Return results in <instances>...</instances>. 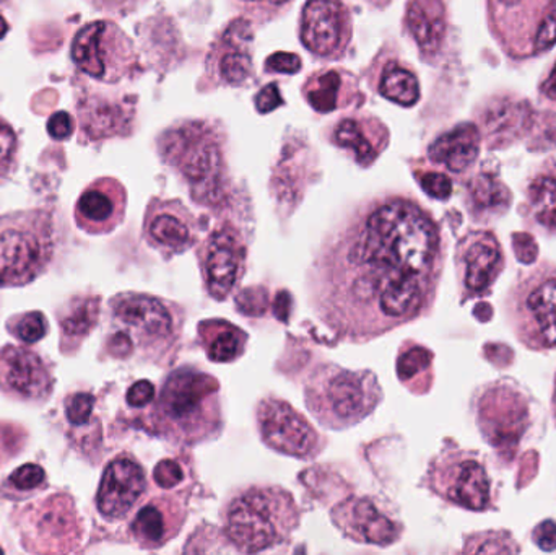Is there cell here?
Wrapping results in <instances>:
<instances>
[{
	"label": "cell",
	"mask_w": 556,
	"mask_h": 555,
	"mask_svg": "<svg viewBox=\"0 0 556 555\" xmlns=\"http://www.w3.org/2000/svg\"><path fill=\"white\" fill-rule=\"evenodd\" d=\"M443 267L440 228L408 199L375 202L320 250L317 316L349 341H368L424 315Z\"/></svg>",
	"instance_id": "obj_1"
},
{
	"label": "cell",
	"mask_w": 556,
	"mask_h": 555,
	"mask_svg": "<svg viewBox=\"0 0 556 555\" xmlns=\"http://www.w3.org/2000/svg\"><path fill=\"white\" fill-rule=\"evenodd\" d=\"M149 424L156 433L178 443L217 436L222 429L220 384L204 371L178 368L163 383Z\"/></svg>",
	"instance_id": "obj_2"
},
{
	"label": "cell",
	"mask_w": 556,
	"mask_h": 555,
	"mask_svg": "<svg viewBox=\"0 0 556 555\" xmlns=\"http://www.w3.org/2000/svg\"><path fill=\"white\" fill-rule=\"evenodd\" d=\"M300 524V510L283 489L253 488L228 504L225 530L241 553L254 554L283 543Z\"/></svg>",
	"instance_id": "obj_3"
},
{
	"label": "cell",
	"mask_w": 556,
	"mask_h": 555,
	"mask_svg": "<svg viewBox=\"0 0 556 555\" xmlns=\"http://www.w3.org/2000/svg\"><path fill=\"white\" fill-rule=\"evenodd\" d=\"M304 398L317 422L340 430L366 419L381 403L382 390L372 371L324 365L307 381Z\"/></svg>",
	"instance_id": "obj_4"
},
{
	"label": "cell",
	"mask_w": 556,
	"mask_h": 555,
	"mask_svg": "<svg viewBox=\"0 0 556 555\" xmlns=\"http://www.w3.org/2000/svg\"><path fill=\"white\" fill-rule=\"evenodd\" d=\"M54 253V224L49 212H13L0 218V287L35 280Z\"/></svg>",
	"instance_id": "obj_5"
},
{
	"label": "cell",
	"mask_w": 556,
	"mask_h": 555,
	"mask_svg": "<svg viewBox=\"0 0 556 555\" xmlns=\"http://www.w3.org/2000/svg\"><path fill=\"white\" fill-rule=\"evenodd\" d=\"M111 313L123 335L152 361L169 357L181 338L179 306L143 293H121L111 302Z\"/></svg>",
	"instance_id": "obj_6"
},
{
	"label": "cell",
	"mask_w": 556,
	"mask_h": 555,
	"mask_svg": "<svg viewBox=\"0 0 556 555\" xmlns=\"http://www.w3.org/2000/svg\"><path fill=\"white\" fill-rule=\"evenodd\" d=\"M506 312L519 341L534 351L556 348V267L541 264L518 280Z\"/></svg>",
	"instance_id": "obj_7"
},
{
	"label": "cell",
	"mask_w": 556,
	"mask_h": 555,
	"mask_svg": "<svg viewBox=\"0 0 556 555\" xmlns=\"http://www.w3.org/2000/svg\"><path fill=\"white\" fill-rule=\"evenodd\" d=\"M224 139L207 121H189L166 130L160 150L163 159L205 198L214 192L224 172Z\"/></svg>",
	"instance_id": "obj_8"
},
{
	"label": "cell",
	"mask_w": 556,
	"mask_h": 555,
	"mask_svg": "<svg viewBox=\"0 0 556 555\" xmlns=\"http://www.w3.org/2000/svg\"><path fill=\"white\" fill-rule=\"evenodd\" d=\"M490 22L500 45L513 58L554 48L556 0H489Z\"/></svg>",
	"instance_id": "obj_9"
},
{
	"label": "cell",
	"mask_w": 556,
	"mask_h": 555,
	"mask_svg": "<svg viewBox=\"0 0 556 555\" xmlns=\"http://www.w3.org/2000/svg\"><path fill=\"white\" fill-rule=\"evenodd\" d=\"M71 58L78 71L103 84H117L137 64L134 42L111 20L81 26L72 39Z\"/></svg>",
	"instance_id": "obj_10"
},
{
	"label": "cell",
	"mask_w": 556,
	"mask_h": 555,
	"mask_svg": "<svg viewBox=\"0 0 556 555\" xmlns=\"http://www.w3.org/2000/svg\"><path fill=\"white\" fill-rule=\"evenodd\" d=\"M428 481L434 494L457 507L472 512L492 507V479L476 453H443L431 465Z\"/></svg>",
	"instance_id": "obj_11"
},
{
	"label": "cell",
	"mask_w": 556,
	"mask_h": 555,
	"mask_svg": "<svg viewBox=\"0 0 556 555\" xmlns=\"http://www.w3.org/2000/svg\"><path fill=\"white\" fill-rule=\"evenodd\" d=\"M353 36L352 12L342 0H307L301 10V45L323 61H339Z\"/></svg>",
	"instance_id": "obj_12"
},
{
	"label": "cell",
	"mask_w": 556,
	"mask_h": 555,
	"mask_svg": "<svg viewBox=\"0 0 556 555\" xmlns=\"http://www.w3.org/2000/svg\"><path fill=\"white\" fill-rule=\"evenodd\" d=\"M261 437L269 449L293 458L309 459L323 450V437L281 400H264L257 407Z\"/></svg>",
	"instance_id": "obj_13"
},
{
	"label": "cell",
	"mask_w": 556,
	"mask_h": 555,
	"mask_svg": "<svg viewBox=\"0 0 556 555\" xmlns=\"http://www.w3.org/2000/svg\"><path fill=\"white\" fill-rule=\"evenodd\" d=\"M253 25L248 18H237L212 45L207 72L212 80L227 87H243L254 75Z\"/></svg>",
	"instance_id": "obj_14"
},
{
	"label": "cell",
	"mask_w": 556,
	"mask_h": 555,
	"mask_svg": "<svg viewBox=\"0 0 556 555\" xmlns=\"http://www.w3.org/2000/svg\"><path fill=\"white\" fill-rule=\"evenodd\" d=\"M479 413L480 427L496 449H513L528 427V403L505 381L483 394Z\"/></svg>",
	"instance_id": "obj_15"
},
{
	"label": "cell",
	"mask_w": 556,
	"mask_h": 555,
	"mask_svg": "<svg viewBox=\"0 0 556 555\" xmlns=\"http://www.w3.org/2000/svg\"><path fill=\"white\" fill-rule=\"evenodd\" d=\"M505 266L502 247L490 231H472L457 247V273L467 299L490 292Z\"/></svg>",
	"instance_id": "obj_16"
},
{
	"label": "cell",
	"mask_w": 556,
	"mask_h": 555,
	"mask_svg": "<svg viewBox=\"0 0 556 555\" xmlns=\"http://www.w3.org/2000/svg\"><path fill=\"white\" fill-rule=\"evenodd\" d=\"M247 248L231 227L214 231L201 248V269L211 297L225 300L243 274Z\"/></svg>",
	"instance_id": "obj_17"
},
{
	"label": "cell",
	"mask_w": 556,
	"mask_h": 555,
	"mask_svg": "<svg viewBox=\"0 0 556 555\" xmlns=\"http://www.w3.org/2000/svg\"><path fill=\"white\" fill-rule=\"evenodd\" d=\"M74 502L67 495H55L41 505L29 508L28 541H38L36 551L62 553L74 550L80 541V524L74 510Z\"/></svg>",
	"instance_id": "obj_18"
},
{
	"label": "cell",
	"mask_w": 556,
	"mask_h": 555,
	"mask_svg": "<svg viewBox=\"0 0 556 555\" xmlns=\"http://www.w3.org/2000/svg\"><path fill=\"white\" fill-rule=\"evenodd\" d=\"M143 230L149 243L166 257L185 253L198 237L194 215L179 201H152Z\"/></svg>",
	"instance_id": "obj_19"
},
{
	"label": "cell",
	"mask_w": 556,
	"mask_h": 555,
	"mask_svg": "<svg viewBox=\"0 0 556 555\" xmlns=\"http://www.w3.org/2000/svg\"><path fill=\"white\" fill-rule=\"evenodd\" d=\"M147 491L146 471L136 459L119 456L108 465L98 489L97 505L108 520L127 517Z\"/></svg>",
	"instance_id": "obj_20"
},
{
	"label": "cell",
	"mask_w": 556,
	"mask_h": 555,
	"mask_svg": "<svg viewBox=\"0 0 556 555\" xmlns=\"http://www.w3.org/2000/svg\"><path fill=\"white\" fill-rule=\"evenodd\" d=\"M0 390L20 400H45L52 391V375L35 352L7 345L0 351Z\"/></svg>",
	"instance_id": "obj_21"
},
{
	"label": "cell",
	"mask_w": 556,
	"mask_h": 555,
	"mask_svg": "<svg viewBox=\"0 0 556 555\" xmlns=\"http://www.w3.org/2000/svg\"><path fill=\"white\" fill-rule=\"evenodd\" d=\"M332 520L350 540L375 546H389L401 537V525L389 518L369 499H349L333 508Z\"/></svg>",
	"instance_id": "obj_22"
},
{
	"label": "cell",
	"mask_w": 556,
	"mask_h": 555,
	"mask_svg": "<svg viewBox=\"0 0 556 555\" xmlns=\"http://www.w3.org/2000/svg\"><path fill=\"white\" fill-rule=\"evenodd\" d=\"M126 204V189L117 179H97L78 198L75 222L88 234H108L123 222Z\"/></svg>",
	"instance_id": "obj_23"
},
{
	"label": "cell",
	"mask_w": 556,
	"mask_h": 555,
	"mask_svg": "<svg viewBox=\"0 0 556 555\" xmlns=\"http://www.w3.org/2000/svg\"><path fill=\"white\" fill-rule=\"evenodd\" d=\"M185 520V505L172 495H163L152 499L140 508L130 525V531L140 546L156 550L179 533Z\"/></svg>",
	"instance_id": "obj_24"
},
{
	"label": "cell",
	"mask_w": 556,
	"mask_h": 555,
	"mask_svg": "<svg viewBox=\"0 0 556 555\" xmlns=\"http://www.w3.org/2000/svg\"><path fill=\"white\" fill-rule=\"evenodd\" d=\"M332 140L340 149L352 152L358 165L369 166L388 147L389 130L378 117L356 114L343 117L333 127Z\"/></svg>",
	"instance_id": "obj_25"
},
{
	"label": "cell",
	"mask_w": 556,
	"mask_h": 555,
	"mask_svg": "<svg viewBox=\"0 0 556 555\" xmlns=\"http://www.w3.org/2000/svg\"><path fill=\"white\" fill-rule=\"evenodd\" d=\"M404 23L424 58L440 54L447 33V13L443 0H410Z\"/></svg>",
	"instance_id": "obj_26"
},
{
	"label": "cell",
	"mask_w": 556,
	"mask_h": 555,
	"mask_svg": "<svg viewBox=\"0 0 556 555\" xmlns=\"http://www.w3.org/2000/svg\"><path fill=\"white\" fill-rule=\"evenodd\" d=\"M358 94V84L350 72L326 68L314 72L303 85V97L317 113H332L349 106Z\"/></svg>",
	"instance_id": "obj_27"
},
{
	"label": "cell",
	"mask_w": 556,
	"mask_h": 555,
	"mask_svg": "<svg viewBox=\"0 0 556 555\" xmlns=\"http://www.w3.org/2000/svg\"><path fill=\"white\" fill-rule=\"evenodd\" d=\"M480 150V133L473 124H460L431 143L428 155L454 173H464L476 163Z\"/></svg>",
	"instance_id": "obj_28"
},
{
	"label": "cell",
	"mask_w": 556,
	"mask_h": 555,
	"mask_svg": "<svg viewBox=\"0 0 556 555\" xmlns=\"http://www.w3.org/2000/svg\"><path fill=\"white\" fill-rule=\"evenodd\" d=\"M80 110L81 130L91 140L104 139L114 134L124 133L132 119V108L114 103L106 98H88Z\"/></svg>",
	"instance_id": "obj_29"
},
{
	"label": "cell",
	"mask_w": 556,
	"mask_h": 555,
	"mask_svg": "<svg viewBox=\"0 0 556 555\" xmlns=\"http://www.w3.org/2000/svg\"><path fill=\"white\" fill-rule=\"evenodd\" d=\"M199 339L211 361L224 364L241 357L248 342L247 332L224 319H207L199 325Z\"/></svg>",
	"instance_id": "obj_30"
},
{
	"label": "cell",
	"mask_w": 556,
	"mask_h": 555,
	"mask_svg": "<svg viewBox=\"0 0 556 555\" xmlns=\"http://www.w3.org/2000/svg\"><path fill=\"white\" fill-rule=\"evenodd\" d=\"M526 195L534 220L545 230L556 231V162H548L535 173Z\"/></svg>",
	"instance_id": "obj_31"
},
{
	"label": "cell",
	"mask_w": 556,
	"mask_h": 555,
	"mask_svg": "<svg viewBox=\"0 0 556 555\" xmlns=\"http://www.w3.org/2000/svg\"><path fill=\"white\" fill-rule=\"evenodd\" d=\"M378 88L386 100L401 106L410 108L420 100V84L417 75L397 61H391L384 65Z\"/></svg>",
	"instance_id": "obj_32"
},
{
	"label": "cell",
	"mask_w": 556,
	"mask_h": 555,
	"mask_svg": "<svg viewBox=\"0 0 556 555\" xmlns=\"http://www.w3.org/2000/svg\"><path fill=\"white\" fill-rule=\"evenodd\" d=\"M470 204L480 214H502L509 207L511 192L492 173H480L469 186Z\"/></svg>",
	"instance_id": "obj_33"
},
{
	"label": "cell",
	"mask_w": 556,
	"mask_h": 555,
	"mask_svg": "<svg viewBox=\"0 0 556 555\" xmlns=\"http://www.w3.org/2000/svg\"><path fill=\"white\" fill-rule=\"evenodd\" d=\"M98 315H100V300L97 297L74 299L62 318V332L67 338H84L97 325Z\"/></svg>",
	"instance_id": "obj_34"
},
{
	"label": "cell",
	"mask_w": 556,
	"mask_h": 555,
	"mask_svg": "<svg viewBox=\"0 0 556 555\" xmlns=\"http://www.w3.org/2000/svg\"><path fill=\"white\" fill-rule=\"evenodd\" d=\"M18 136L15 129L0 116V178L12 175L18 163Z\"/></svg>",
	"instance_id": "obj_35"
},
{
	"label": "cell",
	"mask_w": 556,
	"mask_h": 555,
	"mask_svg": "<svg viewBox=\"0 0 556 555\" xmlns=\"http://www.w3.org/2000/svg\"><path fill=\"white\" fill-rule=\"evenodd\" d=\"M10 329L16 338L22 339L26 344H35L45 338L48 325H46L42 313L31 312L13 319V323H10Z\"/></svg>",
	"instance_id": "obj_36"
},
{
	"label": "cell",
	"mask_w": 556,
	"mask_h": 555,
	"mask_svg": "<svg viewBox=\"0 0 556 555\" xmlns=\"http://www.w3.org/2000/svg\"><path fill=\"white\" fill-rule=\"evenodd\" d=\"M431 354L424 348L407 349L404 354L399 357L397 370L399 377L404 383H408L412 378L420 375L421 371L430 368Z\"/></svg>",
	"instance_id": "obj_37"
},
{
	"label": "cell",
	"mask_w": 556,
	"mask_h": 555,
	"mask_svg": "<svg viewBox=\"0 0 556 555\" xmlns=\"http://www.w3.org/2000/svg\"><path fill=\"white\" fill-rule=\"evenodd\" d=\"M240 9L260 23L270 22L287 12L293 0H237Z\"/></svg>",
	"instance_id": "obj_38"
},
{
	"label": "cell",
	"mask_w": 556,
	"mask_h": 555,
	"mask_svg": "<svg viewBox=\"0 0 556 555\" xmlns=\"http://www.w3.org/2000/svg\"><path fill=\"white\" fill-rule=\"evenodd\" d=\"M417 179L418 182H420L421 189L433 199L446 201V199H450V195L453 194V182H451V179L447 178L444 173H417Z\"/></svg>",
	"instance_id": "obj_39"
},
{
	"label": "cell",
	"mask_w": 556,
	"mask_h": 555,
	"mask_svg": "<svg viewBox=\"0 0 556 555\" xmlns=\"http://www.w3.org/2000/svg\"><path fill=\"white\" fill-rule=\"evenodd\" d=\"M301 67H303V62H301L300 55L294 54V52H274L264 62V68L269 74L293 75L298 74Z\"/></svg>",
	"instance_id": "obj_40"
},
{
	"label": "cell",
	"mask_w": 556,
	"mask_h": 555,
	"mask_svg": "<svg viewBox=\"0 0 556 555\" xmlns=\"http://www.w3.org/2000/svg\"><path fill=\"white\" fill-rule=\"evenodd\" d=\"M93 407L94 398L90 393L74 394L67 403V419L74 426H84L90 420Z\"/></svg>",
	"instance_id": "obj_41"
},
{
	"label": "cell",
	"mask_w": 556,
	"mask_h": 555,
	"mask_svg": "<svg viewBox=\"0 0 556 555\" xmlns=\"http://www.w3.org/2000/svg\"><path fill=\"white\" fill-rule=\"evenodd\" d=\"M156 484L162 489H175L185 481V469L175 459H163L153 471Z\"/></svg>",
	"instance_id": "obj_42"
},
{
	"label": "cell",
	"mask_w": 556,
	"mask_h": 555,
	"mask_svg": "<svg viewBox=\"0 0 556 555\" xmlns=\"http://www.w3.org/2000/svg\"><path fill=\"white\" fill-rule=\"evenodd\" d=\"M45 469L38 465L22 466V468L16 469L10 476V482H12L13 488L20 489V491H31V489L39 488L45 482Z\"/></svg>",
	"instance_id": "obj_43"
},
{
	"label": "cell",
	"mask_w": 556,
	"mask_h": 555,
	"mask_svg": "<svg viewBox=\"0 0 556 555\" xmlns=\"http://www.w3.org/2000/svg\"><path fill=\"white\" fill-rule=\"evenodd\" d=\"M75 123L71 114L58 111L48 121V134L54 140H65L74 134Z\"/></svg>",
	"instance_id": "obj_44"
},
{
	"label": "cell",
	"mask_w": 556,
	"mask_h": 555,
	"mask_svg": "<svg viewBox=\"0 0 556 555\" xmlns=\"http://www.w3.org/2000/svg\"><path fill=\"white\" fill-rule=\"evenodd\" d=\"M257 111L263 114L273 113L277 108L283 106L285 100L281 98L280 88L277 84L267 85L257 93L256 100Z\"/></svg>",
	"instance_id": "obj_45"
},
{
	"label": "cell",
	"mask_w": 556,
	"mask_h": 555,
	"mask_svg": "<svg viewBox=\"0 0 556 555\" xmlns=\"http://www.w3.org/2000/svg\"><path fill=\"white\" fill-rule=\"evenodd\" d=\"M155 396V387L150 381L140 380L127 391V403L130 407H143L152 403Z\"/></svg>",
	"instance_id": "obj_46"
},
{
	"label": "cell",
	"mask_w": 556,
	"mask_h": 555,
	"mask_svg": "<svg viewBox=\"0 0 556 555\" xmlns=\"http://www.w3.org/2000/svg\"><path fill=\"white\" fill-rule=\"evenodd\" d=\"M532 540L535 541L539 547L542 551H547V553H552V551L556 550V524L555 521L547 520L542 521L539 527H535L534 533H532Z\"/></svg>",
	"instance_id": "obj_47"
},
{
	"label": "cell",
	"mask_w": 556,
	"mask_h": 555,
	"mask_svg": "<svg viewBox=\"0 0 556 555\" xmlns=\"http://www.w3.org/2000/svg\"><path fill=\"white\" fill-rule=\"evenodd\" d=\"M94 9L103 10V12L117 13V15H126V13L136 10L140 3L146 0H90Z\"/></svg>",
	"instance_id": "obj_48"
},
{
	"label": "cell",
	"mask_w": 556,
	"mask_h": 555,
	"mask_svg": "<svg viewBox=\"0 0 556 555\" xmlns=\"http://www.w3.org/2000/svg\"><path fill=\"white\" fill-rule=\"evenodd\" d=\"M542 94L547 98L552 103H556V62L551 74L545 78L544 84L541 85Z\"/></svg>",
	"instance_id": "obj_49"
},
{
	"label": "cell",
	"mask_w": 556,
	"mask_h": 555,
	"mask_svg": "<svg viewBox=\"0 0 556 555\" xmlns=\"http://www.w3.org/2000/svg\"><path fill=\"white\" fill-rule=\"evenodd\" d=\"M366 2L375 7V9H386L392 0H366Z\"/></svg>",
	"instance_id": "obj_50"
},
{
	"label": "cell",
	"mask_w": 556,
	"mask_h": 555,
	"mask_svg": "<svg viewBox=\"0 0 556 555\" xmlns=\"http://www.w3.org/2000/svg\"><path fill=\"white\" fill-rule=\"evenodd\" d=\"M10 26L9 23H7V20L3 18L2 15H0V39L5 38L7 33H9Z\"/></svg>",
	"instance_id": "obj_51"
},
{
	"label": "cell",
	"mask_w": 556,
	"mask_h": 555,
	"mask_svg": "<svg viewBox=\"0 0 556 555\" xmlns=\"http://www.w3.org/2000/svg\"><path fill=\"white\" fill-rule=\"evenodd\" d=\"M554 407L556 413V380H555V393H554Z\"/></svg>",
	"instance_id": "obj_52"
},
{
	"label": "cell",
	"mask_w": 556,
	"mask_h": 555,
	"mask_svg": "<svg viewBox=\"0 0 556 555\" xmlns=\"http://www.w3.org/2000/svg\"><path fill=\"white\" fill-rule=\"evenodd\" d=\"M5 2L7 0H0V9H2V7H5Z\"/></svg>",
	"instance_id": "obj_53"
},
{
	"label": "cell",
	"mask_w": 556,
	"mask_h": 555,
	"mask_svg": "<svg viewBox=\"0 0 556 555\" xmlns=\"http://www.w3.org/2000/svg\"><path fill=\"white\" fill-rule=\"evenodd\" d=\"M2 553H3V551H2V550H0V554H2Z\"/></svg>",
	"instance_id": "obj_54"
}]
</instances>
